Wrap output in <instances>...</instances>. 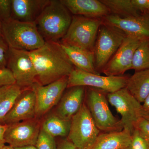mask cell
<instances>
[{
	"mask_svg": "<svg viewBox=\"0 0 149 149\" xmlns=\"http://www.w3.org/2000/svg\"><path fill=\"white\" fill-rule=\"evenodd\" d=\"M29 54L37 72V83L41 85L68 77L74 68L59 42H45Z\"/></svg>",
	"mask_w": 149,
	"mask_h": 149,
	"instance_id": "obj_1",
	"label": "cell"
},
{
	"mask_svg": "<svg viewBox=\"0 0 149 149\" xmlns=\"http://www.w3.org/2000/svg\"><path fill=\"white\" fill-rule=\"evenodd\" d=\"M72 17L60 0H50L35 23L45 42H59L67 32Z\"/></svg>",
	"mask_w": 149,
	"mask_h": 149,
	"instance_id": "obj_2",
	"label": "cell"
},
{
	"mask_svg": "<svg viewBox=\"0 0 149 149\" xmlns=\"http://www.w3.org/2000/svg\"><path fill=\"white\" fill-rule=\"evenodd\" d=\"M1 34L9 48L15 49L31 52L45 43L35 22H23L10 18L2 23Z\"/></svg>",
	"mask_w": 149,
	"mask_h": 149,
	"instance_id": "obj_3",
	"label": "cell"
},
{
	"mask_svg": "<svg viewBox=\"0 0 149 149\" xmlns=\"http://www.w3.org/2000/svg\"><path fill=\"white\" fill-rule=\"evenodd\" d=\"M102 22V18L72 15L68 30L59 42L94 52L99 28Z\"/></svg>",
	"mask_w": 149,
	"mask_h": 149,
	"instance_id": "obj_4",
	"label": "cell"
},
{
	"mask_svg": "<svg viewBox=\"0 0 149 149\" xmlns=\"http://www.w3.org/2000/svg\"><path fill=\"white\" fill-rule=\"evenodd\" d=\"M106 94L97 89L86 87L85 104L100 131L103 133L121 131L123 129L122 123L111 111Z\"/></svg>",
	"mask_w": 149,
	"mask_h": 149,
	"instance_id": "obj_5",
	"label": "cell"
},
{
	"mask_svg": "<svg viewBox=\"0 0 149 149\" xmlns=\"http://www.w3.org/2000/svg\"><path fill=\"white\" fill-rule=\"evenodd\" d=\"M126 36L120 29L102 22L94 49L95 67L99 73L114 55Z\"/></svg>",
	"mask_w": 149,
	"mask_h": 149,
	"instance_id": "obj_6",
	"label": "cell"
},
{
	"mask_svg": "<svg viewBox=\"0 0 149 149\" xmlns=\"http://www.w3.org/2000/svg\"><path fill=\"white\" fill-rule=\"evenodd\" d=\"M100 133L85 104L71 119L68 140L79 149H91Z\"/></svg>",
	"mask_w": 149,
	"mask_h": 149,
	"instance_id": "obj_7",
	"label": "cell"
},
{
	"mask_svg": "<svg viewBox=\"0 0 149 149\" xmlns=\"http://www.w3.org/2000/svg\"><path fill=\"white\" fill-rule=\"evenodd\" d=\"M126 75L102 76L80 70L74 67L68 77L67 88L84 86L109 94L126 87L128 78Z\"/></svg>",
	"mask_w": 149,
	"mask_h": 149,
	"instance_id": "obj_8",
	"label": "cell"
},
{
	"mask_svg": "<svg viewBox=\"0 0 149 149\" xmlns=\"http://www.w3.org/2000/svg\"><path fill=\"white\" fill-rule=\"evenodd\" d=\"M6 68L11 72L15 84L22 89L32 88L37 83V72L28 51L9 48Z\"/></svg>",
	"mask_w": 149,
	"mask_h": 149,
	"instance_id": "obj_9",
	"label": "cell"
},
{
	"mask_svg": "<svg viewBox=\"0 0 149 149\" xmlns=\"http://www.w3.org/2000/svg\"><path fill=\"white\" fill-rule=\"evenodd\" d=\"M107 99L120 114L123 129L130 131L132 134L136 123L141 118V104L130 94L126 87L114 93L107 94Z\"/></svg>",
	"mask_w": 149,
	"mask_h": 149,
	"instance_id": "obj_10",
	"label": "cell"
},
{
	"mask_svg": "<svg viewBox=\"0 0 149 149\" xmlns=\"http://www.w3.org/2000/svg\"><path fill=\"white\" fill-rule=\"evenodd\" d=\"M68 82V77H65L48 85H42L36 83L33 85L32 89L36 97V116L44 115L58 103L67 88Z\"/></svg>",
	"mask_w": 149,
	"mask_h": 149,
	"instance_id": "obj_11",
	"label": "cell"
},
{
	"mask_svg": "<svg viewBox=\"0 0 149 149\" xmlns=\"http://www.w3.org/2000/svg\"><path fill=\"white\" fill-rule=\"evenodd\" d=\"M141 40L126 35L121 45L102 70L106 76H121L131 69L134 53Z\"/></svg>",
	"mask_w": 149,
	"mask_h": 149,
	"instance_id": "obj_12",
	"label": "cell"
},
{
	"mask_svg": "<svg viewBox=\"0 0 149 149\" xmlns=\"http://www.w3.org/2000/svg\"><path fill=\"white\" fill-rule=\"evenodd\" d=\"M40 128L35 118L7 125L4 134L6 144L13 148L35 146Z\"/></svg>",
	"mask_w": 149,
	"mask_h": 149,
	"instance_id": "obj_13",
	"label": "cell"
},
{
	"mask_svg": "<svg viewBox=\"0 0 149 149\" xmlns=\"http://www.w3.org/2000/svg\"><path fill=\"white\" fill-rule=\"evenodd\" d=\"M102 19L104 23L118 28L126 35L149 40V13L129 17L109 14Z\"/></svg>",
	"mask_w": 149,
	"mask_h": 149,
	"instance_id": "obj_14",
	"label": "cell"
},
{
	"mask_svg": "<svg viewBox=\"0 0 149 149\" xmlns=\"http://www.w3.org/2000/svg\"><path fill=\"white\" fill-rule=\"evenodd\" d=\"M35 104L36 97L34 91L32 88L24 89L6 116L4 124L8 125L35 118Z\"/></svg>",
	"mask_w": 149,
	"mask_h": 149,
	"instance_id": "obj_15",
	"label": "cell"
},
{
	"mask_svg": "<svg viewBox=\"0 0 149 149\" xmlns=\"http://www.w3.org/2000/svg\"><path fill=\"white\" fill-rule=\"evenodd\" d=\"M50 0H11V18L35 22Z\"/></svg>",
	"mask_w": 149,
	"mask_h": 149,
	"instance_id": "obj_16",
	"label": "cell"
},
{
	"mask_svg": "<svg viewBox=\"0 0 149 149\" xmlns=\"http://www.w3.org/2000/svg\"><path fill=\"white\" fill-rule=\"evenodd\" d=\"M67 88L60 100L55 113L63 119L71 120L84 103L86 87L75 86Z\"/></svg>",
	"mask_w": 149,
	"mask_h": 149,
	"instance_id": "obj_17",
	"label": "cell"
},
{
	"mask_svg": "<svg viewBox=\"0 0 149 149\" xmlns=\"http://www.w3.org/2000/svg\"><path fill=\"white\" fill-rule=\"evenodd\" d=\"M72 15L102 18L110 14L100 0H60Z\"/></svg>",
	"mask_w": 149,
	"mask_h": 149,
	"instance_id": "obj_18",
	"label": "cell"
},
{
	"mask_svg": "<svg viewBox=\"0 0 149 149\" xmlns=\"http://www.w3.org/2000/svg\"><path fill=\"white\" fill-rule=\"evenodd\" d=\"M60 45L74 67L85 72L100 74L95 67L93 52L61 43Z\"/></svg>",
	"mask_w": 149,
	"mask_h": 149,
	"instance_id": "obj_19",
	"label": "cell"
},
{
	"mask_svg": "<svg viewBox=\"0 0 149 149\" xmlns=\"http://www.w3.org/2000/svg\"><path fill=\"white\" fill-rule=\"evenodd\" d=\"M131 135L125 129L100 133L91 149H125L130 144Z\"/></svg>",
	"mask_w": 149,
	"mask_h": 149,
	"instance_id": "obj_20",
	"label": "cell"
},
{
	"mask_svg": "<svg viewBox=\"0 0 149 149\" xmlns=\"http://www.w3.org/2000/svg\"><path fill=\"white\" fill-rule=\"evenodd\" d=\"M126 88L141 104L149 95V69L135 71L128 78Z\"/></svg>",
	"mask_w": 149,
	"mask_h": 149,
	"instance_id": "obj_21",
	"label": "cell"
},
{
	"mask_svg": "<svg viewBox=\"0 0 149 149\" xmlns=\"http://www.w3.org/2000/svg\"><path fill=\"white\" fill-rule=\"evenodd\" d=\"M24 90L16 84L0 88V124L4 125L6 116Z\"/></svg>",
	"mask_w": 149,
	"mask_h": 149,
	"instance_id": "obj_22",
	"label": "cell"
},
{
	"mask_svg": "<svg viewBox=\"0 0 149 149\" xmlns=\"http://www.w3.org/2000/svg\"><path fill=\"white\" fill-rule=\"evenodd\" d=\"M71 120H65L53 113L48 116L44 120L41 129L52 137H68L70 130Z\"/></svg>",
	"mask_w": 149,
	"mask_h": 149,
	"instance_id": "obj_23",
	"label": "cell"
},
{
	"mask_svg": "<svg viewBox=\"0 0 149 149\" xmlns=\"http://www.w3.org/2000/svg\"><path fill=\"white\" fill-rule=\"evenodd\" d=\"M108 9L110 14L121 17L138 16L141 13L136 10L132 0H100Z\"/></svg>",
	"mask_w": 149,
	"mask_h": 149,
	"instance_id": "obj_24",
	"label": "cell"
},
{
	"mask_svg": "<svg viewBox=\"0 0 149 149\" xmlns=\"http://www.w3.org/2000/svg\"><path fill=\"white\" fill-rule=\"evenodd\" d=\"M149 69V40H141L134 53L131 69L135 71Z\"/></svg>",
	"mask_w": 149,
	"mask_h": 149,
	"instance_id": "obj_25",
	"label": "cell"
},
{
	"mask_svg": "<svg viewBox=\"0 0 149 149\" xmlns=\"http://www.w3.org/2000/svg\"><path fill=\"white\" fill-rule=\"evenodd\" d=\"M35 146L37 149H57L54 138L41 129Z\"/></svg>",
	"mask_w": 149,
	"mask_h": 149,
	"instance_id": "obj_26",
	"label": "cell"
},
{
	"mask_svg": "<svg viewBox=\"0 0 149 149\" xmlns=\"http://www.w3.org/2000/svg\"><path fill=\"white\" fill-rule=\"evenodd\" d=\"M125 149H149V144L135 129L131 135L130 144Z\"/></svg>",
	"mask_w": 149,
	"mask_h": 149,
	"instance_id": "obj_27",
	"label": "cell"
},
{
	"mask_svg": "<svg viewBox=\"0 0 149 149\" xmlns=\"http://www.w3.org/2000/svg\"><path fill=\"white\" fill-rule=\"evenodd\" d=\"M11 0H0V23L11 18Z\"/></svg>",
	"mask_w": 149,
	"mask_h": 149,
	"instance_id": "obj_28",
	"label": "cell"
},
{
	"mask_svg": "<svg viewBox=\"0 0 149 149\" xmlns=\"http://www.w3.org/2000/svg\"><path fill=\"white\" fill-rule=\"evenodd\" d=\"M135 129L149 144V120L141 118L136 123Z\"/></svg>",
	"mask_w": 149,
	"mask_h": 149,
	"instance_id": "obj_29",
	"label": "cell"
},
{
	"mask_svg": "<svg viewBox=\"0 0 149 149\" xmlns=\"http://www.w3.org/2000/svg\"><path fill=\"white\" fill-rule=\"evenodd\" d=\"M9 47L2 36H0V69L7 68V55Z\"/></svg>",
	"mask_w": 149,
	"mask_h": 149,
	"instance_id": "obj_30",
	"label": "cell"
},
{
	"mask_svg": "<svg viewBox=\"0 0 149 149\" xmlns=\"http://www.w3.org/2000/svg\"><path fill=\"white\" fill-rule=\"evenodd\" d=\"M15 84V81L10 70L7 68L0 69V88Z\"/></svg>",
	"mask_w": 149,
	"mask_h": 149,
	"instance_id": "obj_31",
	"label": "cell"
},
{
	"mask_svg": "<svg viewBox=\"0 0 149 149\" xmlns=\"http://www.w3.org/2000/svg\"><path fill=\"white\" fill-rule=\"evenodd\" d=\"M140 114L141 118L149 120V95L141 104Z\"/></svg>",
	"mask_w": 149,
	"mask_h": 149,
	"instance_id": "obj_32",
	"label": "cell"
},
{
	"mask_svg": "<svg viewBox=\"0 0 149 149\" xmlns=\"http://www.w3.org/2000/svg\"><path fill=\"white\" fill-rule=\"evenodd\" d=\"M132 1L136 10L140 13H148V0H132Z\"/></svg>",
	"mask_w": 149,
	"mask_h": 149,
	"instance_id": "obj_33",
	"label": "cell"
},
{
	"mask_svg": "<svg viewBox=\"0 0 149 149\" xmlns=\"http://www.w3.org/2000/svg\"><path fill=\"white\" fill-rule=\"evenodd\" d=\"M57 149H79L75 146L68 139L61 142L57 147Z\"/></svg>",
	"mask_w": 149,
	"mask_h": 149,
	"instance_id": "obj_34",
	"label": "cell"
},
{
	"mask_svg": "<svg viewBox=\"0 0 149 149\" xmlns=\"http://www.w3.org/2000/svg\"><path fill=\"white\" fill-rule=\"evenodd\" d=\"M7 127V125L0 124V149H3L6 146L4 134Z\"/></svg>",
	"mask_w": 149,
	"mask_h": 149,
	"instance_id": "obj_35",
	"label": "cell"
},
{
	"mask_svg": "<svg viewBox=\"0 0 149 149\" xmlns=\"http://www.w3.org/2000/svg\"><path fill=\"white\" fill-rule=\"evenodd\" d=\"M14 149H37L35 146H26L13 148Z\"/></svg>",
	"mask_w": 149,
	"mask_h": 149,
	"instance_id": "obj_36",
	"label": "cell"
},
{
	"mask_svg": "<svg viewBox=\"0 0 149 149\" xmlns=\"http://www.w3.org/2000/svg\"><path fill=\"white\" fill-rule=\"evenodd\" d=\"M3 149H14L12 147L10 146H6Z\"/></svg>",
	"mask_w": 149,
	"mask_h": 149,
	"instance_id": "obj_37",
	"label": "cell"
},
{
	"mask_svg": "<svg viewBox=\"0 0 149 149\" xmlns=\"http://www.w3.org/2000/svg\"><path fill=\"white\" fill-rule=\"evenodd\" d=\"M147 12L149 13V0H148V7H147Z\"/></svg>",
	"mask_w": 149,
	"mask_h": 149,
	"instance_id": "obj_38",
	"label": "cell"
},
{
	"mask_svg": "<svg viewBox=\"0 0 149 149\" xmlns=\"http://www.w3.org/2000/svg\"><path fill=\"white\" fill-rule=\"evenodd\" d=\"M1 23H0V36H1Z\"/></svg>",
	"mask_w": 149,
	"mask_h": 149,
	"instance_id": "obj_39",
	"label": "cell"
}]
</instances>
